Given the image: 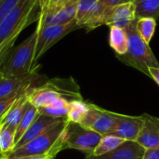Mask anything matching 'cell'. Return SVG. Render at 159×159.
I'll return each instance as SVG.
<instances>
[{
	"mask_svg": "<svg viewBox=\"0 0 159 159\" xmlns=\"http://www.w3.org/2000/svg\"><path fill=\"white\" fill-rule=\"evenodd\" d=\"M136 21L135 20L125 28L128 36L127 52L123 55H116V57L123 63L139 70L150 77L148 69L150 67H159V62L149 44L143 41L137 32Z\"/></svg>",
	"mask_w": 159,
	"mask_h": 159,
	"instance_id": "1",
	"label": "cell"
},
{
	"mask_svg": "<svg viewBox=\"0 0 159 159\" xmlns=\"http://www.w3.org/2000/svg\"><path fill=\"white\" fill-rule=\"evenodd\" d=\"M38 7L39 0H20L0 22V46L8 41H16L22 30L32 22L37 21Z\"/></svg>",
	"mask_w": 159,
	"mask_h": 159,
	"instance_id": "2",
	"label": "cell"
},
{
	"mask_svg": "<svg viewBox=\"0 0 159 159\" xmlns=\"http://www.w3.org/2000/svg\"><path fill=\"white\" fill-rule=\"evenodd\" d=\"M37 33L34 32L21 44L11 49L1 72L9 77H25L37 72L34 63V49Z\"/></svg>",
	"mask_w": 159,
	"mask_h": 159,
	"instance_id": "3",
	"label": "cell"
},
{
	"mask_svg": "<svg viewBox=\"0 0 159 159\" xmlns=\"http://www.w3.org/2000/svg\"><path fill=\"white\" fill-rule=\"evenodd\" d=\"M66 118L60 119L26 144L14 149L4 159L25 158L48 153L61 135L66 127Z\"/></svg>",
	"mask_w": 159,
	"mask_h": 159,
	"instance_id": "4",
	"label": "cell"
},
{
	"mask_svg": "<svg viewBox=\"0 0 159 159\" xmlns=\"http://www.w3.org/2000/svg\"><path fill=\"white\" fill-rule=\"evenodd\" d=\"M102 135L82 126L80 123L67 121L66 127L61 133L63 149H75L89 155L99 144Z\"/></svg>",
	"mask_w": 159,
	"mask_h": 159,
	"instance_id": "5",
	"label": "cell"
},
{
	"mask_svg": "<svg viewBox=\"0 0 159 159\" xmlns=\"http://www.w3.org/2000/svg\"><path fill=\"white\" fill-rule=\"evenodd\" d=\"M78 28L79 27L77 26L75 20L66 24L49 25L42 27L40 29L35 28L37 36L34 57V63L37 64V61L40 59V57L43 56L58 41Z\"/></svg>",
	"mask_w": 159,
	"mask_h": 159,
	"instance_id": "6",
	"label": "cell"
},
{
	"mask_svg": "<svg viewBox=\"0 0 159 159\" xmlns=\"http://www.w3.org/2000/svg\"><path fill=\"white\" fill-rule=\"evenodd\" d=\"M119 114L113 113L89 103V110L84 116L80 124L102 136L109 134L115 128Z\"/></svg>",
	"mask_w": 159,
	"mask_h": 159,
	"instance_id": "7",
	"label": "cell"
},
{
	"mask_svg": "<svg viewBox=\"0 0 159 159\" xmlns=\"http://www.w3.org/2000/svg\"><path fill=\"white\" fill-rule=\"evenodd\" d=\"M40 79L38 73H34L25 77H9L0 72V100H6L24 94L34 88Z\"/></svg>",
	"mask_w": 159,
	"mask_h": 159,
	"instance_id": "8",
	"label": "cell"
},
{
	"mask_svg": "<svg viewBox=\"0 0 159 159\" xmlns=\"http://www.w3.org/2000/svg\"><path fill=\"white\" fill-rule=\"evenodd\" d=\"M78 1L79 0H73L55 11L44 15H39L38 20L36 21L37 22L36 28L40 29L42 27L49 26V25L66 24L75 20Z\"/></svg>",
	"mask_w": 159,
	"mask_h": 159,
	"instance_id": "9",
	"label": "cell"
},
{
	"mask_svg": "<svg viewBox=\"0 0 159 159\" xmlns=\"http://www.w3.org/2000/svg\"><path fill=\"white\" fill-rule=\"evenodd\" d=\"M143 125V119L142 116H130L119 114L117 122L109 134L121 138L124 141H136Z\"/></svg>",
	"mask_w": 159,
	"mask_h": 159,
	"instance_id": "10",
	"label": "cell"
},
{
	"mask_svg": "<svg viewBox=\"0 0 159 159\" xmlns=\"http://www.w3.org/2000/svg\"><path fill=\"white\" fill-rule=\"evenodd\" d=\"M143 128L136 142L145 150L159 147V118L148 114L142 115Z\"/></svg>",
	"mask_w": 159,
	"mask_h": 159,
	"instance_id": "11",
	"label": "cell"
},
{
	"mask_svg": "<svg viewBox=\"0 0 159 159\" xmlns=\"http://www.w3.org/2000/svg\"><path fill=\"white\" fill-rule=\"evenodd\" d=\"M136 20V10L133 2H127L110 7L107 13L105 25L125 29Z\"/></svg>",
	"mask_w": 159,
	"mask_h": 159,
	"instance_id": "12",
	"label": "cell"
},
{
	"mask_svg": "<svg viewBox=\"0 0 159 159\" xmlns=\"http://www.w3.org/2000/svg\"><path fill=\"white\" fill-rule=\"evenodd\" d=\"M145 149L136 141H125L114 150L101 155H89L86 159H143Z\"/></svg>",
	"mask_w": 159,
	"mask_h": 159,
	"instance_id": "13",
	"label": "cell"
},
{
	"mask_svg": "<svg viewBox=\"0 0 159 159\" xmlns=\"http://www.w3.org/2000/svg\"><path fill=\"white\" fill-rule=\"evenodd\" d=\"M61 118H53V117L39 114L37 117L34 119V121L32 123V125L25 131V133L22 135V137L20 139V141L15 144L14 149L26 144L27 143H29L30 141L37 137L39 134L44 132L47 129H48L50 126H52L54 123H56Z\"/></svg>",
	"mask_w": 159,
	"mask_h": 159,
	"instance_id": "14",
	"label": "cell"
},
{
	"mask_svg": "<svg viewBox=\"0 0 159 159\" xmlns=\"http://www.w3.org/2000/svg\"><path fill=\"white\" fill-rule=\"evenodd\" d=\"M28 91V90H27ZM26 91V92H27ZM26 92L22 95H20L15 102L12 104V106L8 109V111L4 116L3 119L0 123H6L7 125H10L14 127L17 129V127L22 117V115L25 110V106L27 103V96Z\"/></svg>",
	"mask_w": 159,
	"mask_h": 159,
	"instance_id": "15",
	"label": "cell"
},
{
	"mask_svg": "<svg viewBox=\"0 0 159 159\" xmlns=\"http://www.w3.org/2000/svg\"><path fill=\"white\" fill-rule=\"evenodd\" d=\"M109 44L116 55L125 54L128 50V36L125 29L111 26L109 34Z\"/></svg>",
	"mask_w": 159,
	"mask_h": 159,
	"instance_id": "16",
	"label": "cell"
},
{
	"mask_svg": "<svg viewBox=\"0 0 159 159\" xmlns=\"http://www.w3.org/2000/svg\"><path fill=\"white\" fill-rule=\"evenodd\" d=\"M16 129L6 123H0V151L7 157L15 147Z\"/></svg>",
	"mask_w": 159,
	"mask_h": 159,
	"instance_id": "17",
	"label": "cell"
},
{
	"mask_svg": "<svg viewBox=\"0 0 159 159\" xmlns=\"http://www.w3.org/2000/svg\"><path fill=\"white\" fill-rule=\"evenodd\" d=\"M38 115H39L38 109L36 107H34L33 104H31L27 100L24 113H23L22 117H21V119L17 127V129H16L15 144L20 141V139L22 137V135L25 133V131L28 129V128L32 125V123L34 121V119L37 117Z\"/></svg>",
	"mask_w": 159,
	"mask_h": 159,
	"instance_id": "18",
	"label": "cell"
},
{
	"mask_svg": "<svg viewBox=\"0 0 159 159\" xmlns=\"http://www.w3.org/2000/svg\"><path fill=\"white\" fill-rule=\"evenodd\" d=\"M136 10V19L150 17L159 18V0H133Z\"/></svg>",
	"mask_w": 159,
	"mask_h": 159,
	"instance_id": "19",
	"label": "cell"
},
{
	"mask_svg": "<svg viewBox=\"0 0 159 159\" xmlns=\"http://www.w3.org/2000/svg\"><path fill=\"white\" fill-rule=\"evenodd\" d=\"M136 20H137L136 21L137 32L139 33L140 36L143 39V41L149 44L156 31V27H157L156 19L150 17H144V18L136 19Z\"/></svg>",
	"mask_w": 159,
	"mask_h": 159,
	"instance_id": "20",
	"label": "cell"
},
{
	"mask_svg": "<svg viewBox=\"0 0 159 159\" xmlns=\"http://www.w3.org/2000/svg\"><path fill=\"white\" fill-rule=\"evenodd\" d=\"M88 110H89V103L84 102L82 100L70 101L66 119L69 122L80 123V121L83 119Z\"/></svg>",
	"mask_w": 159,
	"mask_h": 159,
	"instance_id": "21",
	"label": "cell"
},
{
	"mask_svg": "<svg viewBox=\"0 0 159 159\" xmlns=\"http://www.w3.org/2000/svg\"><path fill=\"white\" fill-rule=\"evenodd\" d=\"M124 142L125 141L123 139L118 138L114 135H110V134L103 135V136H102V139H101L99 144L97 145V147L95 148V150L93 151L91 156H101V155L106 154V153L114 150L117 146H119Z\"/></svg>",
	"mask_w": 159,
	"mask_h": 159,
	"instance_id": "22",
	"label": "cell"
},
{
	"mask_svg": "<svg viewBox=\"0 0 159 159\" xmlns=\"http://www.w3.org/2000/svg\"><path fill=\"white\" fill-rule=\"evenodd\" d=\"M98 0H79L77 4L76 15H75V22L77 26L80 28L81 24L88 17L95 4Z\"/></svg>",
	"mask_w": 159,
	"mask_h": 159,
	"instance_id": "23",
	"label": "cell"
},
{
	"mask_svg": "<svg viewBox=\"0 0 159 159\" xmlns=\"http://www.w3.org/2000/svg\"><path fill=\"white\" fill-rule=\"evenodd\" d=\"M68 107L63 108H55V107H44L38 109L39 114L50 116L53 118H66L68 114Z\"/></svg>",
	"mask_w": 159,
	"mask_h": 159,
	"instance_id": "24",
	"label": "cell"
},
{
	"mask_svg": "<svg viewBox=\"0 0 159 159\" xmlns=\"http://www.w3.org/2000/svg\"><path fill=\"white\" fill-rule=\"evenodd\" d=\"M20 0H0V22L13 10Z\"/></svg>",
	"mask_w": 159,
	"mask_h": 159,
	"instance_id": "25",
	"label": "cell"
},
{
	"mask_svg": "<svg viewBox=\"0 0 159 159\" xmlns=\"http://www.w3.org/2000/svg\"><path fill=\"white\" fill-rule=\"evenodd\" d=\"M20 96H16V97H12V98L6 99V100H0V122L3 119L4 116L6 115V113L8 111V109L12 106V104L15 102V101Z\"/></svg>",
	"mask_w": 159,
	"mask_h": 159,
	"instance_id": "26",
	"label": "cell"
},
{
	"mask_svg": "<svg viewBox=\"0 0 159 159\" xmlns=\"http://www.w3.org/2000/svg\"><path fill=\"white\" fill-rule=\"evenodd\" d=\"M143 159H159V147L146 149Z\"/></svg>",
	"mask_w": 159,
	"mask_h": 159,
	"instance_id": "27",
	"label": "cell"
},
{
	"mask_svg": "<svg viewBox=\"0 0 159 159\" xmlns=\"http://www.w3.org/2000/svg\"><path fill=\"white\" fill-rule=\"evenodd\" d=\"M98 1L106 7H113L124 3L123 0H98Z\"/></svg>",
	"mask_w": 159,
	"mask_h": 159,
	"instance_id": "28",
	"label": "cell"
},
{
	"mask_svg": "<svg viewBox=\"0 0 159 159\" xmlns=\"http://www.w3.org/2000/svg\"><path fill=\"white\" fill-rule=\"evenodd\" d=\"M150 78L154 79L159 86V67H150L149 69Z\"/></svg>",
	"mask_w": 159,
	"mask_h": 159,
	"instance_id": "29",
	"label": "cell"
},
{
	"mask_svg": "<svg viewBox=\"0 0 159 159\" xmlns=\"http://www.w3.org/2000/svg\"><path fill=\"white\" fill-rule=\"evenodd\" d=\"M23 159H55V157H53L51 154L47 153L44 155H39V156H34V157H25Z\"/></svg>",
	"mask_w": 159,
	"mask_h": 159,
	"instance_id": "30",
	"label": "cell"
},
{
	"mask_svg": "<svg viewBox=\"0 0 159 159\" xmlns=\"http://www.w3.org/2000/svg\"><path fill=\"white\" fill-rule=\"evenodd\" d=\"M48 1L49 0H39V13H42L44 12L47 7H48Z\"/></svg>",
	"mask_w": 159,
	"mask_h": 159,
	"instance_id": "31",
	"label": "cell"
},
{
	"mask_svg": "<svg viewBox=\"0 0 159 159\" xmlns=\"http://www.w3.org/2000/svg\"><path fill=\"white\" fill-rule=\"evenodd\" d=\"M71 1H73V0H61V7H62L64 5H66L67 3L71 2Z\"/></svg>",
	"mask_w": 159,
	"mask_h": 159,
	"instance_id": "32",
	"label": "cell"
},
{
	"mask_svg": "<svg viewBox=\"0 0 159 159\" xmlns=\"http://www.w3.org/2000/svg\"><path fill=\"white\" fill-rule=\"evenodd\" d=\"M4 158H5V156H4V155L2 154V152L0 151V159H4Z\"/></svg>",
	"mask_w": 159,
	"mask_h": 159,
	"instance_id": "33",
	"label": "cell"
},
{
	"mask_svg": "<svg viewBox=\"0 0 159 159\" xmlns=\"http://www.w3.org/2000/svg\"><path fill=\"white\" fill-rule=\"evenodd\" d=\"M124 3H127V2H133V0H123Z\"/></svg>",
	"mask_w": 159,
	"mask_h": 159,
	"instance_id": "34",
	"label": "cell"
},
{
	"mask_svg": "<svg viewBox=\"0 0 159 159\" xmlns=\"http://www.w3.org/2000/svg\"><path fill=\"white\" fill-rule=\"evenodd\" d=\"M20 159H23V158H20Z\"/></svg>",
	"mask_w": 159,
	"mask_h": 159,
	"instance_id": "35",
	"label": "cell"
}]
</instances>
